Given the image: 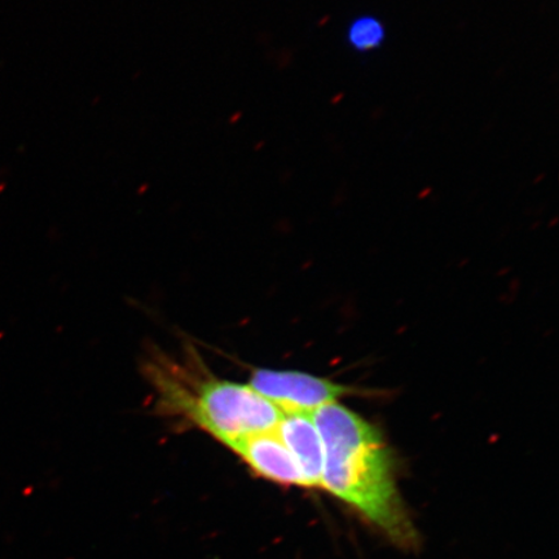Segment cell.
I'll return each mask as SVG.
<instances>
[{
	"instance_id": "3",
	"label": "cell",
	"mask_w": 559,
	"mask_h": 559,
	"mask_svg": "<svg viewBox=\"0 0 559 559\" xmlns=\"http://www.w3.org/2000/svg\"><path fill=\"white\" fill-rule=\"evenodd\" d=\"M250 386L276 404L284 414H312L348 393V389L311 374L285 370L257 369Z\"/></svg>"
},
{
	"instance_id": "6",
	"label": "cell",
	"mask_w": 559,
	"mask_h": 559,
	"mask_svg": "<svg viewBox=\"0 0 559 559\" xmlns=\"http://www.w3.org/2000/svg\"><path fill=\"white\" fill-rule=\"evenodd\" d=\"M347 35L349 45L355 50L366 52L381 46L384 39V29L381 21L373 17H360L353 21Z\"/></svg>"
},
{
	"instance_id": "5",
	"label": "cell",
	"mask_w": 559,
	"mask_h": 559,
	"mask_svg": "<svg viewBox=\"0 0 559 559\" xmlns=\"http://www.w3.org/2000/svg\"><path fill=\"white\" fill-rule=\"evenodd\" d=\"M275 431L295 459L302 474L305 487H321L324 449L311 414H284Z\"/></svg>"
},
{
	"instance_id": "4",
	"label": "cell",
	"mask_w": 559,
	"mask_h": 559,
	"mask_svg": "<svg viewBox=\"0 0 559 559\" xmlns=\"http://www.w3.org/2000/svg\"><path fill=\"white\" fill-rule=\"evenodd\" d=\"M230 450L262 478L283 486H305L295 459L275 430L245 438Z\"/></svg>"
},
{
	"instance_id": "1",
	"label": "cell",
	"mask_w": 559,
	"mask_h": 559,
	"mask_svg": "<svg viewBox=\"0 0 559 559\" xmlns=\"http://www.w3.org/2000/svg\"><path fill=\"white\" fill-rule=\"evenodd\" d=\"M324 449L321 487L374 524L396 544L412 545L416 531L397 493L393 460L381 432L335 402L311 414Z\"/></svg>"
},
{
	"instance_id": "2",
	"label": "cell",
	"mask_w": 559,
	"mask_h": 559,
	"mask_svg": "<svg viewBox=\"0 0 559 559\" xmlns=\"http://www.w3.org/2000/svg\"><path fill=\"white\" fill-rule=\"evenodd\" d=\"M159 408L185 418L227 447L277 428L284 412L250 384L215 379L192 368L164 360L152 370Z\"/></svg>"
}]
</instances>
